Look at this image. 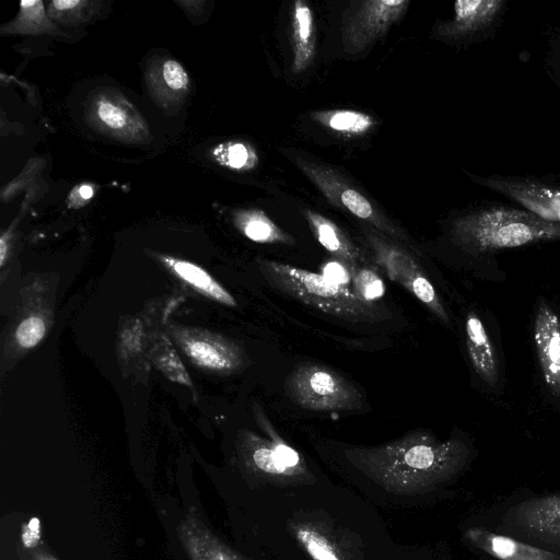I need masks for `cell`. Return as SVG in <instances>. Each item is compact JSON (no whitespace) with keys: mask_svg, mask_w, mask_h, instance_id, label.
Returning <instances> with one entry per match:
<instances>
[{"mask_svg":"<svg viewBox=\"0 0 560 560\" xmlns=\"http://www.w3.org/2000/svg\"><path fill=\"white\" fill-rule=\"evenodd\" d=\"M310 117L320 126L343 136H363L376 125V119L365 112L354 109H324Z\"/></svg>","mask_w":560,"mask_h":560,"instance_id":"obj_22","label":"cell"},{"mask_svg":"<svg viewBox=\"0 0 560 560\" xmlns=\"http://www.w3.org/2000/svg\"><path fill=\"white\" fill-rule=\"evenodd\" d=\"M160 260L172 273L198 293L225 306L237 305L233 295L202 267L165 255L160 256Z\"/></svg>","mask_w":560,"mask_h":560,"instance_id":"obj_20","label":"cell"},{"mask_svg":"<svg viewBox=\"0 0 560 560\" xmlns=\"http://www.w3.org/2000/svg\"><path fill=\"white\" fill-rule=\"evenodd\" d=\"M163 78L166 84L174 90H182L188 83V75L184 68L175 60H167L163 66Z\"/></svg>","mask_w":560,"mask_h":560,"instance_id":"obj_29","label":"cell"},{"mask_svg":"<svg viewBox=\"0 0 560 560\" xmlns=\"http://www.w3.org/2000/svg\"><path fill=\"white\" fill-rule=\"evenodd\" d=\"M46 323L42 316L31 315L24 318L16 327L15 340L23 349L37 346L46 335Z\"/></svg>","mask_w":560,"mask_h":560,"instance_id":"obj_26","label":"cell"},{"mask_svg":"<svg viewBox=\"0 0 560 560\" xmlns=\"http://www.w3.org/2000/svg\"><path fill=\"white\" fill-rule=\"evenodd\" d=\"M79 3L80 1L77 0H56L52 2V5L58 10H67L74 8Z\"/></svg>","mask_w":560,"mask_h":560,"instance_id":"obj_31","label":"cell"},{"mask_svg":"<svg viewBox=\"0 0 560 560\" xmlns=\"http://www.w3.org/2000/svg\"><path fill=\"white\" fill-rule=\"evenodd\" d=\"M8 252H9V244L5 238V235H2L0 238V266L1 267H3V265L7 260Z\"/></svg>","mask_w":560,"mask_h":560,"instance_id":"obj_32","label":"cell"},{"mask_svg":"<svg viewBox=\"0 0 560 560\" xmlns=\"http://www.w3.org/2000/svg\"><path fill=\"white\" fill-rule=\"evenodd\" d=\"M218 161L232 170L249 171L257 166L258 154L253 145L243 141H232L215 149Z\"/></svg>","mask_w":560,"mask_h":560,"instance_id":"obj_24","label":"cell"},{"mask_svg":"<svg viewBox=\"0 0 560 560\" xmlns=\"http://www.w3.org/2000/svg\"><path fill=\"white\" fill-rule=\"evenodd\" d=\"M362 232L375 264L387 277L417 298L438 319L450 324L448 314L435 288L413 255L371 226H364Z\"/></svg>","mask_w":560,"mask_h":560,"instance_id":"obj_8","label":"cell"},{"mask_svg":"<svg viewBox=\"0 0 560 560\" xmlns=\"http://www.w3.org/2000/svg\"><path fill=\"white\" fill-rule=\"evenodd\" d=\"M352 269L346 262L336 258L325 261L320 266V275L329 282L340 285L350 287L352 283Z\"/></svg>","mask_w":560,"mask_h":560,"instance_id":"obj_27","label":"cell"},{"mask_svg":"<svg viewBox=\"0 0 560 560\" xmlns=\"http://www.w3.org/2000/svg\"><path fill=\"white\" fill-rule=\"evenodd\" d=\"M255 419L265 439L253 431H242L237 452L243 468L255 478L277 486L312 483L315 477L303 456L285 442L257 404Z\"/></svg>","mask_w":560,"mask_h":560,"instance_id":"obj_4","label":"cell"},{"mask_svg":"<svg viewBox=\"0 0 560 560\" xmlns=\"http://www.w3.org/2000/svg\"><path fill=\"white\" fill-rule=\"evenodd\" d=\"M284 395L302 409L354 411L362 409L359 389L337 371L314 362H301L285 377Z\"/></svg>","mask_w":560,"mask_h":560,"instance_id":"obj_5","label":"cell"},{"mask_svg":"<svg viewBox=\"0 0 560 560\" xmlns=\"http://www.w3.org/2000/svg\"><path fill=\"white\" fill-rule=\"evenodd\" d=\"M465 541L495 560H560V555L492 532L481 525L464 532Z\"/></svg>","mask_w":560,"mask_h":560,"instance_id":"obj_15","label":"cell"},{"mask_svg":"<svg viewBox=\"0 0 560 560\" xmlns=\"http://www.w3.org/2000/svg\"><path fill=\"white\" fill-rule=\"evenodd\" d=\"M533 338L544 384L560 396V318L546 303L536 311Z\"/></svg>","mask_w":560,"mask_h":560,"instance_id":"obj_13","label":"cell"},{"mask_svg":"<svg viewBox=\"0 0 560 560\" xmlns=\"http://www.w3.org/2000/svg\"><path fill=\"white\" fill-rule=\"evenodd\" d=\"M78 191H79V196L83 199V200H88L92 197L93 195V188L89 185H82L78 188Z\"/></svg>","mask_w":560,"mask_h":560,"instance_id":"obj_33","label":"cell"},{"mask_svg":"<svg viewBox=\"0 0 560 560\" xmlns=\"http://www.w3.org/2000/svg\"><path fill=\"white\" fill-rule=\"evenodd\" d=\"M465 342L469 361L477 375L489 386L499 380V366L491 338L481 318L474 312L465 319Z\"/></svg>","mask_w":560,"mask_h":560,"instance_id":"obj_18","label":"cell"},{"mask_svg":"<svg viewBox=\"0 0 560 560\" xmlns=\"http://www.w3.org/2000/svg\"><path fill=\"white\" fill-rule=\"evenodd\" d=\"M294 162L329 203L362 220L389 238L417 250L408 234L387 218L365 194L349 183L337 171L322 163L302 158H295Z\"/></svg>","mask_w":560,"mask_h":560,"instance_id":"obj_7","label":"cell"},{"mask_svg":"<svg viewBox=\"0 0 560 560\" xmlns=\"http://www.w3.org/2000/svg\"><path fill=\"white\" fill-rule=\"evenodd\" d=\"M168 334L189 361L206 371L234 373L245 368L243 348L221 335L191 327L172 325Z\"/></svg>","mask_w":560,"mask_h":560,"instance_id":"obj_10","label":"cell"},{"mask_svg":"<svg viewBox=\"0 0 560 560\" xmlns=\"http://www.w3.org/2000/svg\"><path fill=\"white\" fill-rule=\"evenodd\" d=\"M289 528L312 560H354L353 540L325 521L298 520L290 523Z\"/></svg>","mask_w":560,"mask_h":560,"instance_id":"obj_11","label":"cell"},{"mask_svg":"<svg viewBox=\"0 0 560 560\" xmlns=\"http://www.w3.org/2000/svg\"><path fill=\"white\" fill-rule=\"evenodd\" d=\"M502 0H460L454 3L453 18L438 27L440 36L462 38L489 27L503 11Z\"/></svg>","mask_w":560,"mask_h":560,"instance_id":"obj_16","label":"cell"},{"mask_svg":"<svg viewBox=\"0 0 560 560\" xmlns=\"http://www.w3.org/2000/svg\"><path fill=\"white\" fill-rule=\"evenodd\" d=\"M303 213L316 241L336 259L346 262L352 269L368 262L366 253L329 218L308 209Z\"/></svg>","mask_w":560,"mask_h":560,"instance_id":"obj_17","label":"cell"},{"mask_svg":"<svg viewBox=\"0 0 560 560\" xmlns=\"http://www.w3.org/2000/svg\"><path fill=\"white\" fill-rule=\"evenodd\" d=\"M22 538L24 546L27 548L36 545L39 538V521L37 518H32L27 525H24Z\"/></svg>","mask_w":560,"mask_h":560,"instance_id":"obj_30","label":"cell"},{"mask_svg":"<svg viewBox=\"0 0 560 560\" xmlns=\"http://www.w3.org/2000/svg\"><path fill=\"white\" fill-rule=\"evenodd\" d=\"M238 230L248 240L260 244L293 245L294 238L276 224L264 211H241L235 218Z\"/></svg>","mask_w":560,"mask_h":560,"instance_id":"obj_21","label":"cell"},{"mask_svg":"<svg viewBox=\"0 0 560 560\" xmlns=\"http://www.w3.org/2000/svg\"><path fill=\"white\" fill-rule=\"evenodd\" d=\"M409 0L352 2L341 25L345 50L358 54L381 38L408 10Z\"/></svg>","mask_w":560,"mask_h":560,"instance_id":"obj_9","label":"cell"},{"mask_svg":"<svg viewBox=\"0 0 560 560\" xmlns=\"http://www.w3.org/2000/svg\"><path fill=\"white\" fill-rule=\"evenodd\" d=\"M483 527L560 555V492L512 502Z\"/></svg>","mask_w":560,"mask_h":560,"instance_id":"obj_6","label":"cell"},{"mask_svg":"<svg viewBox=\"0 0 560 560\" xmlns=\"http://www.w3.org/2000/svg\"><path fill=\"white\" fill-rule=\"evenodd\" d=\"M476 182L515 200L537 217L560 224V189L538 182L486 177Z\"/></svg>","mask_w":560,"mask_h":560,"instance_id":"obj_12","label":"cell"},{"mask_svg":"<svg viewBox=\"0 0 560 560\" xmlns=\"http://www.w3.org/2000/svg\"><path fill=\"white\" fill-rule=\"evenodd\" d=\"M177 534L189 560H248L225 545L195 508L182 518Z\"/></svg>","mask_w":560,"mask_h":560,"instance_id":"obj_14","label":"cell"},{"mask_svg":"<svg viewBox=\"0 0 560 560\" xmlns=\"http://www.w3.org/2000/svg\"><path fill=\"white\" fill-rule=\"evenodd\" d=\"M352 290L366 303H378L385 294V284L372 266L362 265L352 272Z\"/></svg>","mask_w":560,"mask_h":560,"instance_id":"obj_25","label":"cell"},{"mask_svg":"<svg viewBox=\"0 0 560 560\" xmlns=\"http://www.w3.org/2000/svg\"><path fill=\"white\" fill-rule=\"evenodd\" d=\"M33 559L34 560H57L54 556L46 552L45 550H36L33 553Z\"/></svg>","mask_w":560,"mask_h":560,"instance_id":"obj_34","label":"cell"},{"mask_svg":"<svg viewBox=\"0 0 560 560\" xmlns=\"http://www.w3.org/2000/svg\"><path fill=\"white\" fill-rule=\"evenodd\" d=\"M454 241L471 253H489L560 240V224L511 207L472 211L454 221Z\"/></svg>","mask_w":560,"mask_h":560,"instance_id":"obj_3","label":"cell"},{"mask_svg":"<svg viewBox=\"0 0 560 560\" xmlns=\"http://www.w3.org/2000/svg\"><path fill=\"white\" fill-rule=\"evenodd\" d=\"M100 119L109 128L120 129L126 124V115L120 107L108 103L101 102L97 107Z\"/></svg>","mask_w":560,"mask_h":560,"instance_id":"obj_28","label":"cell"},{"mask_svg":"<svg viewBox=\"0 0 560 560\" xmlns=\"http://www.w3.org/2000/svg\"><path fill=\"white\" fill-rule=\"evenodd\" d=\"M292 72H303L315 55V23L312 8L303 0L293 3L291 15Z\"/></svg>","mask_w":560,"mask_h":560,"instance_id":"obj_19","label":"cell"},{"mask_svg":"<svg viewBox=\"0 0 560 560\" xmlns=\"http://www.w3.org/2000/svg\"><path fill=\"white\" fill-rule=\"evenodd\" d=\"M258 262L271 288L319 312L352 323H376L390 317L385 306L362 301L351 287L334 284L318 272L276 260Z\"/></svg>","mask_w":560,"mask_h":560,"instance_id":"obj_2","label":"cell"},{"mask_svg":"<svg viewBox=\"0 0 560 560\" xmlns=\"http://www.w3.org/2000/svg\"><path fill=\"white\" fill-rule=\"evenodd\" d=\"M151 358L155 366L170 381L194 388L192 381L176 353L170 339L159 334L151 348Z\"/></svg>","mask_w":560,"mask_h":560,"instance_id":"obj_23","label":"cell"},{"mask_svg":"<svg viewBox=\"0 0 560 560\" xmlns=\"http://www.w3.org/2000/svg\"><path fill=\"white\" fill-rule=\"evenodd\" d=\"M348 460L389 492L416 494L444 483L467 465L471 452L458 438L438 440L427 431H411L381 445L351 447Z\"/></svg>","mask_w":560,"mask_h":560,"instance_id":"obj_1","label":"cell"}]
</instances>
